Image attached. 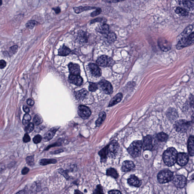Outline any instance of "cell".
<instances>
[{
    "label": "cell",
    "instance_id": "45",
    "mask_svg": "<svg viewBox=\"0 0 194 194\" xmlns=\"http://www.w3.org/2000/svg\"><path fill=\"white\" fill-rule=\"evenodd\" d=\"M59 172L61 174L63 175L66 179H68L69 176L66 171H64V170L60 169L59 170Z\"/></svg>",
    "mask_w": 194,
    "mask_h": 194
},
{
    "label": "cell",
    "instance_id": "35",
    "mask_svg": "<svg viewBox=\"0 0 194 194\" xmlns=\"http://www.w3.org/2000/svg\"><path fill=\"white\" fill-rule=\"evenodd\" d=\"M34 121L35 124L36 125H39L42 123V117L39 115H36L35 116Z\"/></svg>",
    "mask_w": 194,
    "mask_h": 194
},
{
    "label": "cell",
    "instance_id": "31",
    "mask_svg": "<svg viewBox=\"0 0 194 194\" xmlns=\"http://www.w3.org/2000/svg\"><path fill=\"white\" fill-rule=\"evenodd\" d=\"M109 27L108 25L104 24L102 25L99 29V31L102 34H107L109 33Z\"/></svg>",
    "mask_w": 194,
    "mask_h": 194
},
{
    "label": "cell",
    "instance_id": "46",
    "mask_svg": "<svg viewBox=\"0 0 194 194\" xmlns=\"http://www.w3.org/2000/svg\"><path fill=\"white\" fill-rule=\"evenodd\" d=\"M97 192L98 194H104L103 191L101 186L100 185H98L97 186Z\"/></svg>",
    "mask_w": 194,
    "mask_h": 194
},
{
    "label": "cell",
    "instance_id": "6",
    "mask_svg": "<svg viewBox=\"0 0 194 194\" xmlns=\"http://www.w3.org/2000/svg\"><path fill=\"white\" fill-rule=\"evenodd\" d=\"M119 145L117 142L113 141L107 146V151H108V155L110 158H113L115 157L119 149Z\"/></svg>",
    "mask_w": 194,
    "mask_h": 194
},
{
    "label": "cell",
    "instance_id": "51",
    "mask_svg": "<svg viewBox=\"0 0 194 194\" xmlns=\"http://www.w3.org/2000/svg\"><path fill=\"white\" fill-rule=\"evenodd\" d=\"M187 38L188 39H189V40H193V38H194V31L191 33L189 35L187 36Z\"/></svg>",
    "mask_w": 194,
    "mask_h": 194
},
{
    "label": "cell",
    "instance_id": "42",
    "mask_svg": "<svg viewBox=\"0 0 194 194\" xmlns=\"http://www.w3.org/2000/svg\"><path fill=\"white\" fill-rule=\"evenodd\" d=\"M18 46L17 45H15L14 46L11 47L10 48L9 51L12 54H15L18 50Z\"/></svg>",
    "mask_w": 194,
    "mask_h": 194
},
{
    "label": "cell",
    "instance_id": "54",
    "mask_svg": "<svg viewBox=\"0 0 194 194\" xmlns=\"http://www.w3.org/2000/svg\"><path fill=\"white\" fill-rule=\"evenodd\" d=\"M190 103L192 106L194 107V98L191 97L190 99Z\"/></svg>",
    "mask_w": 194,
    "mask_h": 194
},
{
    "label": "cell",
    "instance_id": "27",
    "mask_svg": "<svg viewBox=\"0 0 194 194\" xmlns=\"http://www.w3.org/2000/svg\"><path fill=\"white\" fill-rule=\"evenodd\" d=\"M106 118V114L104 112H102L99 115L98 119L96 121V125L97 126H100L103 123Z\"/></svg>",
    "mask_w": 194,
    "mask_h": 194
},
{
    "label": "cell",
    "instance_id": "7",
    "mask_svg": "<svg viewBox=\"0 0 194 194\" xmlns=\"http://www.w3.org/2000/svg\"><path fill=\"white\" fill-rule=\"evenodd\" d=\"M99 86L101 89L105 94H109L113 92V87L111 83L106 80H101L99 82Z\"/></svg>",
    "mask_w": 194,
    "mask_h": 194
},
{
    "label": "cell",
    "instance_id": "44",
    "mask_svg": "<svg viewBox=\"0 0 194 194\" xmlns=\"http://www.w3.org/2000/svg\"><path fill=\"white\" fill-rule=\"evenodd\" d=\"M30 140H31V138H30L29 135L27 133L25 134L23 138L24 142H29L30 141Z\"/></svg>",
    "mask_w": 194,
    "mask_h": 194
},
{
    "label": "cell",
    "instance_id": "9",
    "mask_svg": "<svg viewBox=\"0 0 194 194\" xmlns=\"http://www.w3.org/2000/svg\"><path fill=\"white\" fill-rule=\"evenodd\" d=\"M78 113L79 115L84 119L89 118L91 114L90 109L84 105H80L79 107Z\"/></svg>",
    "mask_w": 194,
    "mask_h": 194
},
{
    "label": "cell",
    "instance_id": "47",
    "mask_svg": "<svg viewBox=\"0 0 194 194\" xmlns=\"http://www.w3.org/2000/svg\"><path fill=\"white\" fill-rule=\"evenodd\" d=\"M6 63L4 60H2L0 61V68L1 69L4 68L6 67Z\"/></svg>",
    "mask_w": 194,
    "mask_h": 194
},
{
    "label": "cell",
    "instance_id": "41",
    "mask_svg": "<svg viewBox=\"0 0 194 194\" xmlns=\"http://www.w3.org/2000/svg\"><path fill=\"white\" fill-rule=\"evenodd\" d=\"M42 140V137L40 135H37L33 138V141L35 144H38Z\"/></svg>",
    "mask_w": 194,
    "mask_h": 194
},
{
    "label": "cell",
    "instance_id": "2",
    "mask_svg": "<svg viewBox=\"0 0 194 194\" xmlns=\"http://www.w3.org/2000/svg\"><path fill=\"white\" fill-rule=\"evenodd\" d=\"M142 143L140 141H134L128 149L129 154L133 157H137L141 153Z\"/></svg>",
    "mask_w": 194,
    "mask_h": 194
},
{
    "label": "cell",
    "instance_id": "48",
    "mask_svg": "<svg viewBox=\"0 0 194 194\" xmlns=\"http://www.w3.org/2000/svg\"><path fill=\"white\" fill-rule=\"evenodd\" d=\"M29 171V169L27 168V167H25L22 170V174L23 175H25L27 174L28 172Z\"/></svg>",
    "mask_w": 194,
    "mask_h": 194
},
{
    "label": "cell",
    "instance_id": "56",
    "mask_svg": "<svg viewBox=\"0 0 194 194\" xmlns=\"http://www.w3.org/2000/svg\"><path fill=\"white\" fill-rule=\"evenodd\" d=\"M75 194H83L79 190H75Z\"/></svg>",
    "mask_w": 194,
    "mask_h": 194
},
{
    "label": "cell",
    "instance_id": "59",
    "mask_svg": "<svg viewBox=\"0 0 194 194\" xmlns=\"http://www.w3.org/2000/svg\"><path fill=\"white\" fill-rule=\"evenodd\" d=\"M191 177L192 179L194 180V174H192Z\"/></svg>",
    "mask_w": 194,
    "mask_h": 194
},
{
    "label": "cell",
    "instance_id": "23",
    "mask_svg": "<svg viewBox=\"0 0 194 194\" xmlns=\"http://www.w3.org/2000/svg\"><path fill=\"white\" fill-rule=\"evenodd\" d=\"M88 92L86 90L82 89L76 93V97L77 99L80 100H82L86 98L88 95Z\"/></svg>",
    "mask_w": 194,
    "mask_h": 194
},
{
    "label": "cell",
    "instance_id": "49",
    "mask_svg": "<svg viewBox=\"0 0 194 194\" xmlns=\"http://www.w3.org/2000/svg\"><path fill=\"white\" fill-rule=\"evenodd\" d=\"M27 103V104L30 105V106H34V105L35 102L32 99H28Z\"/></svg>",
    "mask_w": 194,
    "mask_h": 194
},
{
    "label": "cell",
    "instance_id": "15",
    "mask_svg": "<svg viewBox=\"0 0 194 194\" xmlns=\"http://www.w3.org/2000/svg\"><path fill=\"white\" fill-rule=\"evenodd\" d=\"M135 168V165L133 162L126 160L123 163L121 170L124 172H127L133 170Z\"/></svg>",
    "mask_w": 194,
    "mask_h": 194
},
{
    "label": "cell",
    "instance_id": "16",
    "mask_svg": "<svg viewBox=\"0 0 194 194\" xmlns=\"http://www.w3.org/2000/svg\"><path fill=\"white\" fill-rule=\"evenodd\" d=\"M69 80L70 83L77 86H81L83 83L82 78L79 75H70L69 77Z\"/></svg>",
    "mask_w": 194,
    "mask_h": 194
},
{
    "label": "cell",
    "instance_id": "13",
    "mask_svg": "<svg viewBox=\"0 0 194 194\" xmlns=\"http://www.w3.org/2000/svg\"><path fill=\"white\" fill-rule=\"evenodd\" d=\"M189 161V156L185 153H180L178 154L177 162L181 166H184L187 164Z\"/></svg>",
    "mask_w": 194,
    "mask_h": 194
},
{
    "label": "cell",
    "instance_id": "57",
    "mask_svg": "<svg viewBox=\"0 0 194 194\" xmlns=\"http://www.w3.org/2000/svg\"><path fill=\"white\" fill-rule=\"evenodd\" d=\"M16 194H25L24 192L23 191H21L20 192H19L18 193H17Z\"/></svg>",
    "mask_w": 194,
    "mask_h": 194
},
{
    "label": "cell",
    "instance_id": "53",
    "mask_svg": "<svg viewBox=\"0 0 194 194\" xmlns=\"http://www.w3.org/2000/svg\"><path fill=\"white\" fill-rule=\"evenodd\" d=\"M53 10L55 11V12H56V13L58 14L60 13L61 12L60 9L59 8V7H57L56 8H53Z\"/></svg>",
    "mask_w": 194,
    "mask_h": 194
},
{
    "label": "cell",
    "instance_id": "32",
    "mask_svg": "<svg viewBox=\"0 0 194 194\" xmlns=\"http://www.w3.org/2000/svg\"><path fill=\"white\" fill-rule=\"evenodd\" d=\"M158 139L160 141L163 142L166 141L168 138V135L163 132H161L157 135Z\"/></svg>",
    "mask_w": 194,
    "mask_h": 194
},
{
    "label": "cell",
    "instance_id": "60",
    "mask_svg": "<svg viewBox=\"0 0 194 194\" xmlns=\"http://www.w3.org/2000/svg\"><path fill=\"white\" fill-rule=\"evenodd\" d=\"M192 120H193V122L194 123V114L193 115V116H192Z\"/></svg>",
    "mask_w": 194,
    "mask_h": 194
},
{
    "label": "cell",
    "instance_id": "50",
    "mask_svg": "<svg viewBox=\"0 0 194 194\" xmlns=\"http://www.w3.org/2000/svg\"><path fill=\"white\" fill-rule=\"evenodd\" d=\"M109 194H122L119 191L116 190H112L108 192Z\"/></svg>",
    "mask_w": 194,
    "mask_h": 194
},
{
    "label": "cell",
    "instance_id": "28",
    "mask_svg": "<svg viewBox=\"0 0 194 194\" xmlns=\"http://www.w3.org/2000/svg\"><path fill=\"white\" fill-rule=\"evenodd\" d=\"M95 9V8L90 7H79L74 8V10L76 13H79L83 12V11L92 10V9Z\"/></svg>",
    "mask_w": 194,
    "mask_h": 194
},
{
    "label": "cell",
    "instance_id": "11",
    "mask_svg": "<svg viewBox=\"0 0 194 194\" xmlns=\"http://www.w3.org/2000/svg\"><path fill=\"white\" fill-rule=\"evenodd\" d=\"M194 43V40H189L187 38V37L183 38L180 39L176 47L178 49H180L184 48H185V47L193 45Z\"/></svg>",
    "mask_w": 194,
    "mask_h": 194
},
{
    "label": "cell",
    "instance_id": "34",
    "mask_svg": "<svg viewBox=\"0 0 194 194\" xmlns=\"http://www.w3.org/2000/svg\"><path fill=\"white\" fill-rule=\"evenodd\" d=\"M31 119V117L29 114L26 113L24 116L23 120V123L24 125L29 124Z\"/></svg>",
    "mask_w": 194,
    "mask_h": 194
},
{
    "label": "cell",
    "instance_id": "19",
    "mask_svg": "<svg viewBox=\"0 0 194 194\" xmlns=\"http://www.w3.org/2000/svg\"><path fill=\"white\" fill-rule=\"evenodd\" d=\"M58 128H53L51 129L49 131L45 134V137L44 138V141H48L53 138L54 137L55 134H56L57 131L58 130Z\"/></svg>",
    "mask_w": 194,
    "mask_h": 194
},
{
    "label": "cell",
    "instance_id": "55",
    "mask_svg": "<svg viewBox=\"0 0 194 194\" xmlns=\"http://www.w3.org/2000/svg\"><path fill=\"white\" fill-rule=\"evenodd\" d=\"M102 19L101 18H97V19L94 20H92L91 21V23H95V22H101L102 21Z\"/></svg>",
    "mask_w": 194,
    "mask_h": 194
},
{
    "label": "cell",
    "instance_id": "18",
    "mask_svg": "<svg viewBox=\"0 0 194 194\" xmlns=\"http://www.w3.org/2000/svg\"><path fill=\"white\" fill-rule=\"evenodd\" d=\"M128 182L130 185L135 187H139L141 185V181L136 176H131L128 179Z\"/></svg>",
    "mask_w": 194,
    "mask_h": 194
},
{
    "label": "cell",
    "instance_id": "26",
    "mask_svg": "<svg viewBox=\"0 0 194 194\" xmlns=\"http://www.w3.org/2000/svg\"><path fill=\"white\" fill-rule=\"evenodd\" d=\"M57 160L54 159H42L39 161L41 165H46L50 164H55L57 163Z\"/></svg>",
    "mask_w": 194,
    "mask_h": 194
},
{
    "label": "cell",
    "instance_id": "5",
    "mask_svg": "<svg viewBox=\"0 0 194 194\" xmlns=\"http://www.w3.org/2000/svg\"><path fill=\"white\" fill-rule=\"evenodd\" d=\"M113 62V60L111 57L105 55L100 57L97 61V65L103 67H110Z\"/></svg>",
    "mask_w": 194,
    "mask_h": 194
},
{
    "label": "cell",
    "instance_id": "22",
    "mask_svg": "<svg viewBox=\"0 0 194 194\" xmlns=\"http://www.w3.org/2000/svg\"><path fill=\"white\" fill-rule=\"evenodd\" d=\"M70 49L64 45L58 50V55L62 56H67L70 53Z\"/></svg>",
    "mask_w": 194,
    "mask_h": 194
},
{
    "label": "cell",
    "instance_id": "40",
    "mask_svg": "<svg viewBox=\"0 0 194 194\" xmlns=\"http://www.w3.org/2000/svg\"><path fill=\"white\" fill-rule=\"evenodd\" d=\"M98 86L95 83L90 82V83L89 90L90 91L94 92L97 89Z\"/></svg>",
    "mask_w": 194,
    "mask_h": 194
},
{
    "label": "cell",
    "instance_id": "17",
    "mask_svg": "<svg viewBox=\"0 0 194 194\" xmlns=\"http://www.w3.org/2000/svg\"><path fill=\"white\" fill-rule=\"evenodd\" d=\"M68 68L71 75H79L80 73L79 66L78 64L70 63L68 64Z\"/></svg>",
    "mask_w": 194,
    "mask_h": 194
},
{
    "label": "cell",
    "instance_id": "3",
    "mask_svg": "<svg viewBox=\"0 0 194 194\" xmlns=\"http://www.w3.org/2000/svg\"><path fill=\"white\" fill-rule=\"evenodd\" d=\"M173 173L168 170H162L157 175V180L160 183L169 182L173 179Z\"/></svg>",
    "mask_w": 194,
    "mask_h": 194
},
{
    "label": "cell",
    "instance_id": "29",
    "mask_svg": "<svg viewBox=\"0 0 194 194\" xmlns=\"http://www.w3.org/2000/svg\"><path fill=\"white\" fill-rule=\"evenodd\" d=\"M193 29V27L192 25H189L188 26H187L184 30L183 32L182 33V37L181 38H183L187 37V35H189L191 33Z\"/></svg>",
    "mask_w": 194,
    "mask_h": 194
},
{
    "label": "cell",
    "instance_id": "39",
    "mask_svg": "<svg viewBox=\"0 0 194 194\" xmlns=\"http://www.w3.org/2000/svg\"><path fill=\"white\" fill-rule=\"evenodd\" d=\"M27 163L30 166H33L34 165V157L33 156H29L26 159Z\"/></svg>",
    "mask_w": 194,
    "mask_h": 194
},
{
    "label": "cell",
    "instance_id": "38",
    "mask_svg": "<svg viewBox=\"0 0 194 194\" xmlns=\"http://www.w3.org/2000/svg\"><path fill=\"white\" fill-rule=\"evenodd\" d=\"M37 22L35 20H30L26 24L27 27L29 29H32L37 24Z\"/></svg>",
    "mask_w": 194,
    "mask_h": 194
},
{
    "label": "cell",
    "instance_id": "14",
    "mask_svg": "<svg viewBox=\"0 0 194 194\" xmlns=\"http://www.w3.org/2000/svg\"><path fill=\"white\" fill-rule=\"evenodd\" d=\"M91 73L93 76L99 77L102 75V71L97 64H90L88 65Z\"/></svg>",
    "mask_w": 194,
    "mask_h": 194
},
{
    "label": "cell",
    "instance_id": "33",
    "mask_svg": "<svg viewBox=\"0 0 194 194\" xmlns=\"http://www.w3.org/2000/svg\"><path fill=\"white\" fill-rule=\"evenodd\" d=\"M175 12L176 13L180 14L182 16H187L189 14L188 12L185 9L179 7L177 8Z\"/></svg>",
    "mask_w": 194,
    "mask_h": 194
},
{
    "label": "cell",
    "instance_id": "36",
    "mask_svg": "<svg viewBox=\"0 0 194 194\" xmlns=\"http://www.w3.org/2000/svg\"><path fill=\"white\" fill-rule=\"evenodd\" d=\"M183 4L185 7L189 9H193L194 7V4L193 3L189 1H184Z\"/></svg>",
    "mask_w": 194,
    "mask_h": 194
},
{
    "label": "cell",
    "instance_id": "52",
    "mask_svg": "<svg viewBox=\"0 0 194 194\" xmlns=\"http://www.w3.org/2000/svg\"><path fill=\"white\" fill-rule=\"evenodd\" d=\"M23 110L25 112L28 113L30 112V110L29 107L27 106H24L23 107Z\"/></svg>",
    "mask_w": 194,
    "mask_h": 194
},
{
    "label": "cell",
    "instance_id": "8",
    "mask_svg": "<svg viewBox=\"0 0 194 194\" xmlns=\"http://www.w3.org/2000/svg\"><path fill=\"white\" fill-rule=\"evenodd\" d=\"M173 183L177 187L182 188L187 183V179L182 175H177L173 179Z\"/></svg>",
    "mask_w": 194,
    "mask_h": 194
},
{
    "label": "cell",
    "instance_id": "1",
    "mask_svg": "<svg viewBox=\"0 0 194 194\" xmlns=\"http://www.w3.org/2000/svg\"><path fill=\"white\" fill-rule=\"evenodd\" d=\"M177 151L174 148H169L164 153L163 159L165 164L171 167L177 162L178 157Z\"/></svg>",
    "mask_w": 194,
    "mask_h": 194
},
{
    "label": "cell",
    "instance_id": "20",
    "mask_svg": "<svg viewBox=\"0 0 194 194\" xmlns=\"http://www.w3.org/2000/svg\"><path fill=\"white\" fill-rule=\"evenodd\" d=\"M188 149L189 154L191 156L194 155V137L191 136L189 137L188 145Z\"/></svg>",
    "mask_w": 194,
    "mask_h": 194
},
{
    "label": "cell",
    "instance_id": "30",
    "mask_svg": "<svg viewBox=\"0 0 194 194\" xmlns=\"http://www.w3.org/2000/svg\"><path fill=\"white\" fill-rule=\"evenodd\" d=\"M107 38L109 43H112L116 40V36L114 33L109 32L107 34Z\"/></svg>",
    "mask_w": 194,
    "mask_h": 194
},
{
    "label": "cell",
    "instance_id": "25",
    "mask_svg": "<svg viewBox=\"0 0 194 194\" xmlns=\"http://www.w3.org/2000/svg\"><path fill=\"white\" fill-rule=\"evenodd\" d=\"M106 174L107 176H110L115 179H117L119 177L117 172L114 168H110L107 170Z\"/></svg>",
    "mask_w": 194,
    "mask_h": 194
},
{
    "label": "cell",
    "instance_id": "24",
    "mask_svg": "<svg viewBox=\"0 0 194 194\" xmlns=\"http://www.w3.org/2000/svg\"><path fill=\"white\" fill-rule=\"evenodd\" d=\"M99 155L101 158V160L102 162H105L106 161L107 156H108V151L107 146L104 148L99 153Z\"/></svg>",
    "mask_w": 194,
    "mask_h": 194
},
{
    "label": "cell",
    "instance_id": "37",
    "mask_svg": "<svg viewBox=\"0 0 194 194\" xmlns=\"http://www.w3.org/2000/svg\"><path fill=\"white\" fill-rule=\"evenodd\" d=\"M34 129V125L33 123H29L25 127V131L27 133H29L32 132Z\"/></svg>",
    "mask_w": 194,
    "mask_h": 194
},
{
    "label": "cell",
    "instance_id": "43",
    "mask_svg": "<svg viewBox=\"0 0 194 194\" xmlns=\"http://www.w3.org/2000/svg\"><path fill=\"white\" fill-rule=\"evenodd\" d=\"M102 10L101 9H97V10L93 12L91 14V16L92 17H94L99 15L101 13Z\"/></svg>",
    "mask_w": 194,
    "mask_h": 194
},
{
    "label": "cell",
    "instance_id": "21",
    "mask_svg": "<svg viewBox=\"0 0 194 194\" xmlns=\"http://www.w3.org/2000/svg\"><path fill=\"white\" fill-rule=\"evenodd\" d=\"M123 98L122 94L121 93L118 94L112 99L109 104V107L113 106L116 104L119 103L122 100Z\"/></svg>",
    "mask_w": 194,
    "mask_h": 194
},
{
    "label": "cell",
    "instance_id": "58",
    "mask_svg": "<svg viewBox=\"0 0 194 194\" xmlns=\"http://www.w3.org/2000/svg\"><path fill=\"white\" fill-rule=\"evenodd\" d=\"M61 151L58 150V151H55V152H54V153H53V154L59 153L61 152Z\"/></svg>",
    "mask_w": 194,
    "mask_h": 194
},
{
    "label": "cell",
    "instance_id": "12",
    "mask_svg": "<svg viewBox=\"0 0 194 194\" xmlns=\"http://www.w3.org/2000/svg\"><path fill=\"white\" fill-rule=\"evenodd\" d=\"M145 150H151L153 148V138L152 136L148 135L145 137L143 145Z\"/></svg>",
    "mask_w": 194,
    "mask_h": 194
},
{
    "label": "cell",
    "instance_id": "10",
    "mask_svg": "<svg viewBox=\"0 0 194 194\" xmlns=\"http://www.w3.org/2000/svg\"><path fill=\"white\" fill-rule=\"evenodd\" d=\"M158 43L159 47L162 51L167 52L171 49V43L166 39L163 38L159 39Z\"/></svg>",
    "mask_w": 194,
    "mask_h": 194
},
{
    "label": "cell",
    "instance_id": "4",
    "mask_svg": "<svg viewBox=\"0 0 194 194\" xmlns=\"http://www.w3.org/2000/svg\"><path fill=\"white\" fill-rule=\"evenodd\" d=\"M175 129L178 132H185L191 127V123L185 120H180L175 123Z\"/></svg>",
    "mask_w": 194,
    "mask_h": 194
}]
</instances>
